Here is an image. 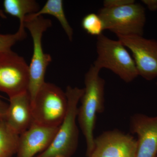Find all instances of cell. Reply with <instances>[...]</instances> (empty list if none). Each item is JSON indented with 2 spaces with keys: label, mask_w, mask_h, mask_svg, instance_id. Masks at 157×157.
Masks as SVG:
<instances>
[{
  "label": "cell",
  "mask_w": 157,
  "mask_h": 157,
  "mask_svg": "<svg viewBox=\"0 0 157 157\" xmlns=\"http://www.w3.org/2000/svg\"><path fill=\"white\" fill-rule=\"evenodd\" d=\"M100 69L94 65L90 66L85 76L84 91L78 108V120L86 144V156L92 152L94 145V132L96 116L104 110V88L105 81L99 75Z\"/></svg>",
  "instance_id": "1"
},
{
  "label": "cell",
  "mask_w": 157,
  "mask_h": 157,
  "mask_svg": "<svg viewBox=\"0 0 157 157\" xmlns=\"http://www.w3.org/2000/svg\"><path fill=\"white\" fill-rule=\"evenodd\" d=\"M84 89L68 86L66 90L68 107L67 113L52 142L36 157H70L78 146V131L76 124L78 102Z\"/></svg>",
  "instance_id": "2"
},
{
  "label": "cell",
  "mask_w": 157,
  "mask_h": 157,
  "mask_svg": "<svg viewBox=\"0 0 157 157\" xmlns=\"http://www.w3.org/2000/svg\"><path fill=\"white\" fill-rule=\"evenodd\" d=\"M96 48L98 57L93 65L98 69L111 70L127 83L139 76L134 59L118 39L102 34L97 38Z\"/></svg>",
  "instance_id": "3"
},
{
  "label": "cell",
  "mask_w": 157,
  "mask_h": 157,
  "mask_svg": "<svg viewBox=\"0 0 157 157\" xmlns=\"http://www.w3.org/2000/svg\"><path fill=\"white\" fill-rule=\"evenodd\" d=\"M52 25L51 21L42 16L25 21V27L29 32L33 44V56L29 66L28 90L30 96L32 105L38 91L45 83L46 69L52 61L50 55L44 52L42 45L43 33Z\"/></svg>",
  "instance_id": "4"
},
{
  "label": "cell",
  "mask_w": 157,
  "mask_h": 157,
  "mask_svg": "<svg viewBox=\"0 0 157 157\" xmlns=\"http://www.w3.org/2000/svg\"><path fill=\"white\" fill-rule=\"evenodd\" d=\"M33 122L47 127H59L68 107L66 93L52 83L45 82L32 105Z\"/></svg>",
  "instance_id": "5"
},
{
  "label": "cell",
  "mask_w": 157,
  "mask_h": 157,
  "mask_svg": "<svg viewBox=\"0 0 157 157\" xmlns=\"http://www.w3.org/2000/svg\"><path fill=\"white\" fill-rule=\"evenodd\" d=\"M98 14L104 25V29L121 36H143L146 21L145 9L134 3L126 6L100 9Z\"/></svg>",
  "instance_id": "6"
},
{
  "label": "cell",
  "mask_w": 157,
  "mask_h": 157,
  "mask_svg": "<svg viewBox=\"0 0 157 157\" xmlns=\"http://www.w3.org/2000/svg\"><path fill=\"white\" fill-rule=\"evenodd\" d=\"M29 66L12 50L0 54V91L9 97L27 91Z\"/></svg>",
  "instance_id": "7"
},
{
  "label": "cell",
  "mask_w": 157,
  "mask_h": 157,
  "mask_svg": "<svg viewBox=\"0 0 157 157\" xmlns=\"http://www.w3.org/2000/svg\"><path fill=\"white\" fill-rule=\"evenodd\" d=\"M117 36L132 52L139 76L147 80L157 77V41L138 35Z\"/></svg>",
  "instance_id": "8"
},
{
  "label": "cell",
  "mask_w": 157,
  "mask_h": 157,
  "mask_svg": "<svg viewBox=\"0 0 157 157\" xmlns=\"http://www.w3.org/2000/svg\"><path fill=\"white\" fill-rule=\"evenodd\" d=\"M137 140L119 130L104 132L95 138L92 152L88 157H135Z\"/></svg>",
  "instance_id": "9"
},
{
  "label": "cell",
  "mask_w": 157,
  "mask_h": 157,
  "mask_svg": "<svg viewBox=\"0 0 157 157\" xmlns=\"http://www.w3.org/2000/svg\"><path fill=\"white\" fill-rule=\"evenodd\" d=\"M130 130L137 135V147L135 157H156L157 155V116L137 113L131 117Z\"/></svg>",
  "instance_id": "10"
},
{
  "label": "cell",
  "mask_w": 157,
  "mask_h": 157,
  "mask_svg": "<svg viewBox=\"0 0 157 157\" xmlns=\"http://www.w3.org/2000/svg\"><path fill=\"white\" fill-rule=\"evenodd\" d=\"M59 127L45 126L33 122L19 135L17 157H34L44 151L52 142Z\"/></svg>",
  "instance_id": "11"
},
{
  "label": "cell",
  "mask_w": 157,
  "mask_h": 157,
  "mask_svg": "<svg viewBox=\"0 0 157 157\" xmlns=\"http://www.w3.org/2000/svg\"><path fill=\"white\" fill-rule=\"evenodd\" d=\"M9 98L10 103L4 118L8 125L20 135L33 122L30 96L27 91Z\"/></svg>",
  "instance_id": "12"
},
{
  "label": "cell",
  "mask_w": 157,
  "mask_h": 157,
  "mask_svg": "<svg viewBox=\"0 0 157 157\" xmlns=\"http://www.w3.org/2000/svg\"><path fill=\"white\" fill-rule=\"evenodd\" d=\"M5 13L19 19L18 31L26 34L25 18L27 15L38 12L40 9L38 3L34 0H5L3 3Z\"/></svg>",
  "instance_id": "13"
},
{
  "label": "cell",
  "mask_w": 157,
  "mask_h": 157,
  "mask_svg": "<svg viewBox=\"0 0 157 157\" xmlns=\"http://www.w3.org/2000/svg\"><path fill=\"white\" fill-rule=\"evenodd\" d=\"M43 14H49L58 20L70 41L73 39V30L68 22L63 8V2L62 0H48L42 9L38 12L27 15L25 21L30 20Z\"/></svg>",
  "instance_id": "14"
},
{
  "label": "cell",
  "mask_w": 157,
  "mask_h": 157,
  "mask_svg": "<svg viewBox=\"0 0 157 157\" xmlns=\"http://www.w3.org/2000/svg\"><path fill=\"white\" fill-rule=\"evenodd\" d=\"M19 135L8 125L4 117L0 118V157H11L17 152Z\"/></svg>",
  "instance_id": "15"
},
{
  "label": "cell",
  "mask_w": 157,
  "mask_h": 157,
  "mask_svg": "<svg viewBox=\"0 0 157 157\" xmlns=\"http://www.w3.org/2000/svg\"><path fill=\"white\" fill-rule=\"evenodd\" d=\"M82 29L91 36H99L103 34L104 25L98 14L90 13L86 15L82 20Z\"/></svg>",
  "instance_id": "16"
},
{
  "label": "cell",
  "mask_w": 157,
  "mask_h": 157,
  "mask_svg": "<svg viewBox=\"0 0 157 157\" xmlns=\"http://www.w3.org/2000/svg\"><path fill=\"white\" fill-rule=\"evenodd\" d=\"M26 34L18 31L14 34H0V54L11 50V47L18 41L23 40Z\"/></svg>",
  "instance_id": "17"
},
{
  "label": "cell",
  "mask_w": 157,
  "mask_h": 157,
  "mask_svg": "<svg viewBox=\"0 0 157 157\" xmlns=\"http://www.w3.org/2000/svg\"><path fill=\"white\" fill-rule=\"evenodd\" d=\"M135 2L134 0H105L103 4L105 8H113L126 6Z\"/></svg>",
  "instance_id": "18"
},
{
  "label": "cell",
  "mask_w": 157,
  "mask_h": 157,
  "mask_svg": "<svg viewBox=\"0 0 157 157\" xmlns=\"http://www.w3.org/2000/svg\"><path fill=\"white\" fill-rule=\"evenodd\" d=\"M142 2L151 11L157 10V0H143Z\"/></svg>",
  "instance_id": "19"
},
{
  "label": "cell",
  "mask_w": 157,
  "mask_h": 157,
  "mask_svg": "<svg viewBox=\"0 0 157 157\" xmlns=\"http://www.w3.org/2000/svg\"><path fill=\"white\" fill-rule=\"evenodd\" d=\"M8 106L9 104H6L0 99V117H3L6 115Z\"/></svg>",
  "instance_id": "20"
},
{
  "label": "cell",
  "mask_w": 157,
  "mask_h": 157,
  "mask_svg": "<svg viewBox=\"0 0 157 157\" xmlns=\"http://www.w3.org/2000/svg\"><path fill=\"white\" fill-rule=\"evenodd\" d=\"M0 17L3 19H6L7 18L5 12L2 9H0Z\"/></svg>",
  "instance_id": "21"
},
{
  "label": "cell",
  "mask_w": 157,
  "mask_h": 157,
  "mask_svg": "<svg viewBox=\"0 0 157 157\" xmlns=\"http://www.w3.org/2000/svg\"><path fill=\"white\" fill-rule=\"evenodd\" d=\"M156 85H157V82L156 83Z\"/></svg>",
  "instance_id": "22"
},
{
  "label": "cell",
  "mask_w": 157,
  "mask_h": 157,
  "mask_svg": "<svg viewBox=\"0 0 157 157\" xmlns=\"http://www.w3.org/2000/svg\"><path fill=\"white\" fill-rule=\"evenodd\" d=\"M0 26H1V23H0Z\"/></svg>",
  "instance_id": "23"
},
{
  "label": "cell",
  "mask_w": 157,
  "mask_h": 157,
  "mask_svg": "<svg viewBox=\"0 0 157 157\" xmlns=\"http://www.w3.org/2000/svg\"><path fill=\"white\" fill-rule=\"evenodd\" d=\"M156 157H157V156H156Z\"/></svg>",
  "instance_id": "24"
}]
</instances>
